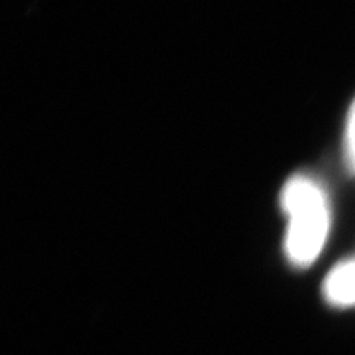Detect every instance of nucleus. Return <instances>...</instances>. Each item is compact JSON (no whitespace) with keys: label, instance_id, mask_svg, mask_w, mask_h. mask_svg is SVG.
Wrapping results in <instances>:
<instances>
[{"label":"nucleus","instance_id":"1","mask_svg":"<svg viewBox=\"0 0 355 355\" xmlns=\"http://www.w3.org/2000/svg\"><path fill=\"white\" fill-rule=\"evenodd\" d=\"M286 214L285 254L295 266L304 268L321 255L331 229L329 198L313 178L296 175L279 196Z\"/></svg>","mask_w":355,"mask_h":355},{"label":"nucleus","instance_id":"3","mask_svg":"<svg viewBox=\"0 0 355 355\" xmlns=\"http://www.w3.org/2000/svg\"><path fill=\"white\" fill-rule=\"evenodd\" d=\"M344 150H345V159H347L350 170L355 173V102L349 112L347 125H345Z\"/></svg>","mask_w":355,"mask_h":355},{"label":"nucleus","instance_id":"2","mask_svg":"<svg viewBox=\"0 0 355 355\" xmlns=\"http://www.w3.org/2000/svg\"><path fill=\"white\" fill-rule=\"evenodd\" d=\"M322 295L336 308H355V259L340 261L327 273Z\"/></svg>","mask_w":355,"mask_h":355}]
</instances>
